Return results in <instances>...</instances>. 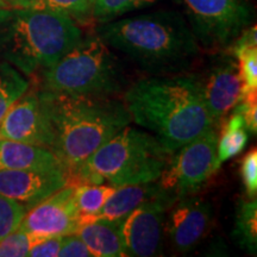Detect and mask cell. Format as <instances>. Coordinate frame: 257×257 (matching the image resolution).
<instances>
[{"label": "cell", "mask_w": 257, "mask_h": 257, "mask_svg": "<svg viewBox=\"0 0 257 257\" xmlns=\"http://www.w3.org/2000/svg\"><path fill=\"white\" fill-rule=\"evenodd\" d=\"M131 120L170 153L213 127L192 73L141 79L124 93Z\"/></svg>", "instance_id": "6da1fadb"}, {"label": "cell", "mask_w": 257, "mask_h": 257, "mask_svg": "<svg viewBox=\"0 0 257 257\" xmlns=\"http://www.w3.org/2000/svg\"><path fill=\"white\" fill-rule=\"evenodd\" d=\"M96 35L152 75L188 72L201 49L186 18L170 10L101 23Z\"/></svg>", "instance_id": "7a4b0ae2"}, {"label": "cell", "mask_w": 257, "mask_h": 257, "mask_svg": "<svg viewBox=\"0 0 257 257\" xmlns=\"http://www.w3.org/2000/svg\"><path fill=\"white\" fill-rule=\"evenodd\" d=\"M51 131L50 152L70 175L102 144L130 124L115 95H76L38 89Z\"/></svg>", "instance_id": "3957f363"}, {"label": "cell", "mask_w": 257, "mask_h": 257, "mask_svg": "<svg viewBox=\"0 0 257 257\" xmlns=\"http://www.w3.org/2000/svg\"><path fill=\"white\" fill-rule=\"evenodd\" d=\"M68 16L32 9H0V60L31 76L56 63L81 41Z\"/></svg>", "instance_id": "277c9868"}, {"label": "cell", "mask_w": 257, "mask_h": 257, "mask_svg": "<svg viewBox=\"0 0 257 257\" xmlns=\"http://www.w3.org/2000/svg\"><path fill=\"white\" fill-rule=\"evenodd\" d=\"M172 154L150 133L126 126L96 149L69 182L114 187L157 181Z\"/></svg>", "instance_id": "5b68a950"}, {"label": "cell", "mask_w": 257, "mask_h": 257, "mask_svg": "<svg viewBox=\"0 0 257 257\" xmlns=\"http://www.w3.org/2000/svg\"><path fill=\"white\" fill-rule=\"evenodd\" d=\"M41 74L42 88L67 94L118 95L127 83L123 64L98 35L82 37Z\"/></svg>", "instance_id": "8992f818"}, {"label": "cell", "mask_w": 257, "mask_h": 257, "mask_svg": "<svg viewBox=\"0 0 257 257\" xmlns=\"http://www.w3.org/2000/svg\"><path fill=\"white\" fill-rule=\"evenodd\" d=\"M199 46L212 53L225 50L252 25L249 0H180Z\"/></svg>", "instance_id": "52a82bcc"}, {"label": "cell", "mask_w": 257, "mask_h": 257, "mask_svg": "<svg viewBox=\"0 0 257 257\" xmlns=\"http://www.w3.org/2000/svg\"><path fill=\"white\" fill-rule=\"evenodd\" d=\"M217 143L218 133L213 126L173 153L157 180L161 188L176 201L195 194L220 168Z\"/></svg>", "instance_id": "ba28073f"}, {"label": "cell", "mask_w": 257, "mask_h": 257, "mask_svg": "<svg viewBox=\"0 0 257 257\" xmlns=\"http://www.w3.org/2000/svg\"><path fill=\"white\" fill-rule=\"evenodd\" d=\"M197 73H192L214 126L239 101L243 93L237 60L229 51H217Z\"/></svg>", "instance_id": "9c48e42d"}, {"label": "cell", "mask_w": 257, "mask_h": 257, "mask_svg": "<svg viewBox=\"0 0 257 257\" xmlns=\"http://www.w3.org/2000/svg\"><path fill=\"white\" fill-rule=\"evenodd\" d=\"M167 193L135 208L121 220L124 256L153 257L162 252L166 213L174 205Z\"/></svg>", "instance_id": "30bf717a"}, {"label": "cell", "mask_w": 257, "mask_h": 257, "mask_svg": "<svg viewBox=\"0 0 257 257\" xmlns=\"http://www.w3.org/2000/svg\"><path fill=\"white\" fill-rule=\"evenodd\" d=\"M72 182L44 199L24 214L18 230L36 237H63L75 233L81 223Z\"/></svg>", "instance_id": "8fae6325"}, {"label": "cell", "mask_w": 257, "mask_h": 257, "mask_svg": "<svg viewBox=\"0 0 257 257\" xmlns=\"http://www.w3.org/2000/svg\"><path fill=\"white\" fill-rule=\"evenodd\" d=\"M0 136L50 150L51 131L40 91H28L17 99L0 120Z\"/></svg>", "instance_id": "7c38bea8"}, {"label": "cell", "mask_w": 257, "mask_h": 257, "mask_svg": "<svg viewBox=\"0 0 257 257\" xmlns=\"http://www.w3.org/2000/svg\"><path fill=\"white\" fill-rule=\"evenodd\" d=\"M212 221V207L195 194L179 199L167 211L165 230L174 251L187 253L206 236Z\"/></svg>", "instance_id": "4fadbf2b"}, {"label": "cell", "mask_w": 257, "mask_h": 257, "mask_svg": "<svg viewBox=\"0 0 257 257\" xmlns=\"http://www.w3.org/2000/svg\"><path fill=\"white\" fill-rule=\"evenodd\" d=\"M69 184L62 170H0V194L30 210Z\"/></svg>", "instance_id": "5bb4252c"}, {"label": "cell", "mask_w": 257, "mask_h": 257, "mask_svg": "<svg viewBox=\"0 0 257 257\" xmlns=\"http://www.w3.org/2000/svg\"><path fill=\"white\" fill-rule=\"evenodd\" d=\"M22 169L68 173L63 163L49 149L0 138V170Z\"/></svg>", "instance_id": "9a60e30c"}, {"label": "cell", "mask_w": 257, "mask_h": 257, "mask_svg": "<svg viewBox=\"0 0 257 257\" xmlns=\"http://www.w3.org/2000/svg\"><path fill=\"white\" fill-rule=\"evenodd\" d=\"M120 225L121 220L98 217L82 221L75 234L82 239L93 257H121L124 248Z\"/></svg>", "instance_id": "2e32d148"}, {"label": "cell", "mask_w": 257, "mask_h": 257, "mask_svg": "<svg viewBox=\"0 0 257 257\" xmlns=\"http://www.w3.org/2000/svg\"><path fill=\"white\" fill-rule=\"evenodd\" d=\"M163 193L166 192L157 181L119 186L105 202L98 217L110 220H123L135 208L160 197Z\"/></svg>", "instance_id": "e0dca14e"}, {"label": "cell", "mask_w": 257, "mask_h": 257, "mask_svg": "<svg viewBox=\"0 0 257 257\" xmlns=\"http://www.w3.org/2000/svg\"><path fill=\"white\" fill-rule=\"evenodd\" d=\"M0 6L57 12L68 16L78 24L93 21V0H0Z\"/></svg>", "instance_id": "ac0fdd59"}, {"label": "cell", "mask_w": 257, "mask_h": 257, "mask_svg": "<svg viewBox=\"0 0 257 257\" xmlns=\"http://www.w3.org/2000/svg\"><path fill=\"white\" fill-rule=\"evenodd\" d=\"M233 238L239 248L251 255L257 251V202L256 198H239L236 206Z\"/></svg>", "instance_id": "d6986e66"}, {"label": "cell", "mask_w": 257, "mask_h": 257, "mask_svg": "<svg viewBox=\"0 0 257 257\" xmlns=\"http://www.w3.org/2000/svg\"><path fill=\"white\" fill-rule=\"evenodd\" d=\"M248 142V131L242 114L233 111L229 119H226L220 136H218L217 157L221 166L225 161L230 160L242 152Z\"/></svg>", "instance_id": "ffe728a7"}, {"label": "cell", "mask_w": 257, "mask_h": 257, "mask_svg": "<svg viewBox=\"0 0 257 257\" xmlns=\"http://www.w3.org/2000/svg\"><path fill=\"white\" fill-rule=\"evenodd\" d=\"M74 186H75L74 198H75V205L81 218V223L98 217L105 202L117 188L111 185L82 184V182L74 184Z\"/></svg>", "instance_id": "44dd1931"}, {"label": "cell", "mask_w": 257, "mask_h": 257, "mask_svg": "<svg viewBox=\"0 0 257 257\" xmlns=\"http://www.w3.org/2000/svg\"><path fill=\"white\" fill-rule=\"evenodd\" d=\"M29 89V81L14 66L0 60V120L12 104Z\"/></svg>", "instance_id": "7402d4cb"}, {"label": "cell", "mask_w": 257, "mask_h": 257, "mask_svg": "<svg viewBox=\"0 0 257 257\" xmlns=\"http://www.w3.org/2000/svg\"><path fill=\"white\" fill-rule=\"evenodd\" d=\"M160 0H93V21L101 24L111 22L128 12L150 8Z\"/></svg>", "instance_id": "603a6c76"}, {"label": "cell", "mask_w": 257, "mask_h": 257, "mask_svg": "<svg viewBox=\"0 0 257 257\" xmlns=\"http://www.w3.org/2000/svg\"><path fill=\"white\" fill-rule=\"evenodd\" d=\"M25 213L24 206L0 194V239L18 229Z\"/></svg>", "instance_id": "cb8c5ba5"}, {"label": "cell", "mask_w": 257, "mask_h": 257, "mask_svg": "<svg viewBox=\"0 0 257 257\" xmlns=\"http://www.w3.org/2000/svg\"><path fill=\"white\" fill-rule=\"evenodd\" d=\"M38 237L22 230H15L0 239V257H24Z\"/></svg>", "instance_id": "d4e9b609"}, {"label": "cell", "mask_w": 257, "mask_h": 257, "mask_svg": "<svg viewBox=\"0 0 257 257\" xmlns=\"http://www.w3.org/2000/svg\"><path fill=\"white\" fill-rule=\"evenodd\" d=\"M233 111L242 114L246 130L256 135L257 133V89H243L239 101Z\"/></svg>", "instance_id": "484cf974"}, {"label": "cell", "mask_w": 257, "mask_h": 257, "mask_svg": "<svg viewBox=\"0 0 257 257\" xmlns=\"http://www.w3.org/2000/svg\"><path fill=\"white\" fill-rule=\"evenodd\" d=\"M240 176L246 198L253 199L257 194V150L252 149L243 157L240 163Z\"/></svg>", "instance_id": "4316f807"}, {"label": "cell", "mask_w": 257, "mask_h": 257, "mask_svg": "<svg viewBox=\"0 0 257 257\" xmlns=\"http://www.w3.org/2000/svg\"><path fill=\"white\" fill-rule=\"evenodd\" d=\"M62 243V237H38L29 250L31 257H56Z\"/></svg>", "instance_id": "83f0119b"}, {"label": "cell", "mask_w": 257, "mask_h": 257, "mask_svg": "<svg viewBox=\"0 0 257 257\" xmlns=\"http://www.w3.org/2000/svg\"><path fill=\"white\" fill-rule=\"evenodd\" d=\"M60 257H89L92 256V252L86 246V244L82 242L78 234L72 233L68 236L62 237V243L59 251Z\"/></svg>", "instance_id": "f1b7e54d"}, {"label": "cell", "mask_w": 257, "mask_h": 257, "mask_svg": "<svg viewBox=\"0 0 257 257\" xmlns=\"http://www.w3.org/2000/svg\"><path fill=\"white\" fill-rule=\"evenodd\" d=\"M0 138H2V136H0Z\"/></svg>", "instance_id": "f546056e"}]
</instances>
